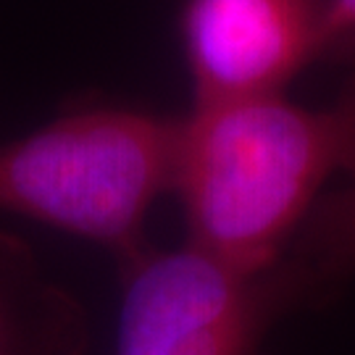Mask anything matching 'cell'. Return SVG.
<instances>
[{
  "mask_svg": "<svg viewBox=\"0 0 355 355\" xmlns=\"http://www.w3.org/2000/svg\"><path fill=\"white\" fill-rule=\"evenodd\" d=\"M331 182H355V79L327 105L282 92L182 119L174 195L187 242L248 277L279 266Z\"/></svg>",
  "mask_w": 355,
  "mask_h": 355,
  "instance_id": "cell-1",
  "label": "cell"
},
{
  "mask_svg": "<svg viewBox=\"0 0 355 355\" xmlns=\"http://www.w3.org/2000/svg\"><path fill=\"white\" fill-rule=\"evenodd\" d=\"M85 324L64 290L29 255L0 242V355H82Z\"/></svg>",
  "mask_w": 355,
  "mask_h": 355,
  "instance_id": "cell-5",
  "label": "cell"
},
{
  "mask_svg": "<svg viewBox=\"0 0 355 355\" xmlns=\"http://www.w3.org/2000/svg\"><path fill=\"white\" fill-rule=\"evenodd\" d=\"M279 266L271 271L277 295L311 290L355 271V182H347L311 211Z\"/></svg>",
  "mask_w": 355,
  "mask_h": 355,
  "instance_id": "cell-6",
  "label": "cell"
},
{
  "mask_svg": "<svg viewBox=\"0 0 355 355\" xmlns=\"http://www.w3.org/2000/svg\"><path fill=\"white\" fill-rule=\"evenodd\" d=\"M324 35L327 45L355 37V0H324Z\"/></svg>",
  "mask_w": 355,
  "mask_h": 355,
  "instance_id": "cell-7",
  "label": "cell"
},
{
  "mask_svg": "<svg viewBox=\"0 0 355 355\" xmlns=\"http://www.w3.org/2000/svg\"><path fill=\"white\" fill-rule=\"evenodd\" d=\"M182 48L195 105L282 95L327 48L324 0H187Z\"/></svg>",
  "mask_w": 355,
  "mask_h": 355,
  "instance_id": "cell-4",
  "label": "cell"
},
{
  "mask_svg": "<svg viewBox=\"0 0 355 355\" xmlns=\"http://www.w3.org/2000/svg\"><path fill=\"white\" fill-rule=\"evenodd\" d=\"M282 305L271 277H248L184 242L127 261L116 355H263Z\"/></svg>",
  "mask_w": 355,
  "mask_h": 355,
  "instance_id": "cell-3",
  "label": "cell"
},
{
  "mask_svg": "<svg viewBox=\"0 0 355 355\" xmlns=\"http://www.w3.org/2000/svg\"><path fill=\"white\" fill-rule=\"evenodd\" d=\"M182 119L87 108L0 142V211L142 253L150 208L174 192Z\"/></svg>",
  "mask_w": 355,
  "mask_h": 355,
  "instance_id": "cell-2",
  "label": "cell"
}]
</instances>
